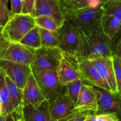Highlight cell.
<instances>
[{
  "mask_svg": "<svg viewBox=\"0 0 121 121\" xmlns=\"http://www.w3.org/2000/svg\"><path fill=\"white\" fill-rule=\"evenodd\" d=\"M90 113H95L88 110L76 107L69 114L56 121H83L86 115Z\"/></svg>",
  "mask_w": 121,
  "mask_h": 121,
  "instance_id": "26",
  "label": "cell"
},
{
  "mask_svg": "<svg viewBox=\"0 0 121 121\" xmlns=\"http://www.w3.org/2000/svg\"><path fill=\"white\" fill-rule=\"evenodd\" d=\"M56 71L59 82L63 86L71 82L81 79L73 58L63 53Z\"/></svg>",
  "mask_w": 121,
  "mask_h": 121,
  "instance_id": "14",
  "label": "cell"
},
{
  "mask_svg": "<svg viewBox=\"0 0 121 121\" xmlns=\"http://www.w3.org/2000/svg\"><path fill=\"white\" fill-rule=\"evenodd\" d=\"M81 35V43L76 59H91L96 57H112L115 45L102 31Z\"/></svg>",
  "mask_w": 121,
  "mask_h": 121,
  "instance_id": "1",
  "label": "cell"
},
{
  "mask_svg": "<svg viewBox=\"0 0 121 121\" xmlns=\"http://www.w3.org/2000/svg\"></svg>",
  "mask_w": 121,
  "mask_h": 121,
  "instance_id": "43",
  "label": "cell"
},
{
  "mask_svg": "<svg viewBox=\"0 0 121 121\" xmlns=\"http://www.w3.org/2000/svg\"><path fill=\"white\" fill-rule=\"evenodd\" d=\"M104 14L121 20V2H108L104 9Z\"/></svg>",
  "mask_w": 121,
  "mask_h": 121,
  "instance_id": "28",
  "label": "cell"
},
{
  "mask_svg": "<svg viewBox=\"0 0 121 121\" xmlns=\"http://www.w3.org/2000/svg\"><path fill=\"white\" fill-rule=\"evenodd\" d=\"M98 121H120L119 115L117 113H102L96 115Z\"/></svg>",
  "mask_w": 121,
  "mask_h": 121,
  "instance_id": "30",
  "label": "cell"
},
{
  "mask_svg": "<svg viewBox=\"0 0 121 121\" xmlns=\"http://www.w3.org/2000/svg\"><path fill=\"white\" fill-rule=\"evenodd\" d=\"M0 102L2 106V114L6 115L13 112L11 105L8 88L6 83L5 75L0 70Z\"/></svg>",
  "mask_w": 121,
  "mask_h": 121,
  "instance_id": "21",
  "label": "cell"
},
{
  "mask_svg": "<svg viewBox=\"0 0 121 121\" xmlns=\"http://www.w3.org/2000/svg\"><path fill=\"white\" fill-rule=\"evenodd\" d=\"M34 50L20 43L5 41L0 50V59L30 66L34 57Z\"/></svg>",
  "mask_w": 121,
  "mask_h": 121,
  "instance_id": "6",
  "label": "cell"
},
{
  "mask_svg": "<svg viewBox=\"0 0 121 121\" xmlns=\"http://www.w3.org/2000/svg\"><path fill=\"white\" fill-rule=\"evenodd\" d=\"M12 14L13 13L8 9L7 5L2 0H0V26L4 27Z\"/></svg>",
  "mask_w": 121,
  "mask_h": 121,
  "instance_id": "29",
  "label": "cell"
},
{
  "mask_svg": "<svg viewBox=\"0 0 121 121\" xmlns=\"http://www.w3.org/2000/svg\"><path fill=\"white\" fill-rule=\"evenodd\" d=\"M5 115L4 114L0 115V121H5Z\"/></svg>",
  "mask_w": 121,
  "mask_h": 121,
  "instance_id": "36",
  "label": "cell"
},
{
  "mask_svg": "<svg viewBox=\"0 0 121 121\" xmlns=\"http://www.w3.org/2000/svg\"><path fill=\"white\" fill-rule=\"evenodd\" d=\"M115 78L117 83L118 93L121 95V56L113 54L112 57Z\"/></svg>",
  "mask_w": 121,
  "mask_h": 121,
  "instance_id": "27",
  "label": "cell"
},
{
  "mask_svg": "<svg viewBox=\"0 0 121 121\" xmlns=\"http://www.w3.org/2000/svg\"><path fill=\"white\" fill-rule=\"evenodd\" d=\"M76 107L92 111L95 114L97 110V100L93 86L83 83Z\"/></svg>",
  "mask_w": 121,
  "mask_h": 121,
  "instance_id": "18",
  "label": "cell"
},
{
  "mask_svg": "<svg viewBox=\"0 0 121 121\" xmlns=\"http://www.w3.org/2000/svg\"><path fill=\"white\" fill-rule=\"evenodd\" d=\"M19 118H19L18 116H17L13 112H11V113H9L6 115L5 121H16Z\"/></svg>",
  "mask_w": 121,
  "mask_h": 121,
  "instance_id": "33",
  "label": "cell"
},
{
  "mask_svg": "<svg viewBox=\"0 0 121 121\" xmlns=\"http://www.w3.org/2000/svg\"><path fill=\"white\" fill-rule=\"evenodd\" d=\"M2 28H3V27L2 26H0V38L2 37Z\"/></svg>",
  "mask_w": 121,
  "mask_h": 121,
  "instance_id": "38",
  "label": "cell"
},
{
  "mask_svg": "<svg viewBox=\"0 0 121 121\" xmlns=\"http://www.w3.org/2000/svg\"><path fill=\"white\" fill-rule=\"evenodd\" d=\"M63 18L83 11L89 9L104 8L108 0H56Z\"/></svg>",
  "mask_w": 121,
  "mask_h": 121,
  "instance_id": "8",
  "label": "cell"
},
{
  "mask_svg": "<svg viewBox=\"0 0 121 121\" xmlns=\"http://www.w3.org/2000/svg\"><path fill=\"white\" fill-rule=\"evenodd\" d=\"M112 57H96L89 59V60L95 67L100 77L108 85L111 93L121 95L118 93L117 81L115 78Z\"/></svg>",
  "mask_w": 121,
  "mask_h": 121,
  "instance_id": "12",
  "label": "cell"
},
{
  "mask_svg": "<svg viewBox=\"0 0 121 121\" xmlns=\"http://www.w3.org/2000/svg\"><path fill=\"white\" fill-rule=\"evenodd\" d=\"M35 0H22V14H33Z\"/></svg>",
  "mask_w": 121,
  "mask_h": 121,
  "instance_id": "31",
  "label": "cell"
},
{
  "mask_svg": "<svg viewBox=\"0 0 121 121\" xmlns=\"http://www.w3.org/2000/svg\"><path fill=\"white\" fill-rule=\"evenodd\" d=\"M6 83L8 88L9 94L11 105L14 112L19 118H21L22 109H23V91L22 89L18 87L14 82L5 76Z\"/></svg>",
  "mask_w": 121,
  "mask_h": 121,
  "instance_id": "19",
  "label": "cell"
},
{
  "mask_svg": "<svg viewBox=\"0 0 121 121\" xmlns=\"http://www.w3.org/2000/svg\"><path fill=\"white\" fill-rule=\"evenodd\" d=\"M2 1H3L4 2V3L5 4V5H8V1H9V0H2Z\"/></svg>",
  "mask_w": 121,
  "mask_h": 121,
  "instance_id": "39",
  "label": "cell"
},
{
  "mask_svg": "<svg viewBox=\"0 0 121 121\" xmlns=\"http://www.w3.org/2000/svg\"><path fill=\"white\" fill-rule=\"evenodd\" d=\"M34 17L39 15L53 18L60 26L63 23V17L56 0H35L33 14Z\"/></svg>",
  "mask_w": 121,
  "mask_h": 121,
  "instance_id": "15",
  "label": "cell"
},
{
  "mask_svg": "<svg viewBox=\"0 0 121 121\" xmlns=\"http://www.w3.org/2000/svg\"><path fill=\"white\" fill-rule=\"evenodd\" d=\"M22 0H11V11L13 14L22 13Z\"/></svg>",
  "mask_w": 121,
  "mask_h": 121,
  "instance_id": "32",
  "label": "cell"
},
{
  "mask_svg": "<svg viewBox=\"0 0 121 121\" xmlns=\"http://www.w3.org/2000/svg\"><path fill=\"white\" fill-rule=\"evenodd\" d=\"M71 57L74 60L76 67L83 83L101 87L111 92L108 85L100 77L95 67L89 59H76Z\"/></svg>",
  "mask_w": 121,
  "mask_h": 121,
  "instance_id": "10",
  "label": "cell"
},
{
  "mask_svg": "<svg viewBox=\"0 0 121 121\" xmlns=\"http://www.w3.org/2000/svg\"><path fill=\"white\" fill-rule=\"evenodd\" d=\"M0 70L21 89H23L28 76L31 72L29 65L1 59Z\"/></svg>",
  "mask_w": 121,
  "mask_h": 121,
  "instance_id": "11",
  "label": "cell"
},
{
  "mask_svg": "<svg viewBox=\"0 0 121 121\" xmlns=\"http://www.w3.org/2000/svg\"><path fill=\"white\" fill-rule=\"evenodd\" d=\"M59 48L65 54L76 57L81 43L80 33L65 20L58 30Z\"/></svg>",
  "mask_w": 121,
  "mask_h": 121,
  "instance_id": "5",
  "label": "cell"
},
{
  "mask_svg": "<svg viewBox=\"0 0 121 121\" xmlns=\"http://www.w3.org/2000/svg\"></svg>",
  "mask_w": 121,
  "mask_h": 121,
  "instance_id": "42",
  "label": "cell"
},
{
  "mask_svg": "<svg viewBox=\"0 0 121 121\" xmlns=\"http://www.w3.org/2000/svg\"><path fill=\"white\" fill-rule=\"evenodd\" d=\"M63 56L59 47H40L34 50L31 66L43 69L57 70Z\"/></svg>",
  "mask_w": 121,
  "mask_h": 121,
  "instance_id": "7",
  "label": "cell"
},
{
  "mask_svg": "<svg viewBox=\"0 0 121 121\" xmlns=\"http://www.w3.org/2000/svg\"><path fill=\"white\" fill-rule=\"evenodd\" d=\"M16 121H22V118H19V119H18Z\"/></svg>",
  "mask_w": 121,
  "mask_h": 121,
  "instance_id": "41",
  "label": "cell"
},
{
  "mask_svg": "<svg viewBox=\"0 0 121 121\" xmlns=\"http://www.w3.org/2000/svg\"><path fill=\"white\" fill-rule=\"evenodd\" d=\"M22 91L24 105H30L34 107H36L46 100L39 88L31 72L28 76Z\"/></svg>",
  "mask_w": 121,
  "mask_h": 121,
  "instance_id": "17",
  "label": "cell"
},
{
  "mask_svg": "<svg viewBox=\"0 0 121 121\" xmlns=\"http://www.w3.org/2000/svg\"><path fill=\"white\" fill-rule=\"evenodd\" d=\"M104 8L89 9L65 18L80 34H89L102 31L101 21Z\"/></svg>",
  "mask_w": 121,
  "mask_h": 121,
  "instance_id": "2",
  "label": "cell"
},
{
  "mask_svg": "<svg viewBox=\"0 0 121 121\" xmlns=\"http://www.w3.org/2000/svg\"><path fill=\"white\" fill-rule=\"evenodd\" d=\"M96 96L95 115L115 113L121 114V95L112 93L101 87L93 86Z\"/></svg>",
  "mask_w": 121,
  "mask_h": 121,
  "instance_id": "9",
  "label": "cell"
},
{
  "mask_svg": "<svg viewBox=\"0 0 121 121\" xmlns=\"http://www.w3.org/2000/svg\"><path fill=\"white\" fill-rule=\"evenodd\" d=\"M83 121H98L96 115L95 113H90L86 115Z\"/></svg>",
  "mask_w": 121,
  "mask_h": 121,
  "instance_id": "34",
  "label": "cell"
},
{
  "mask_svg": "<svg viewBox=\"0 0 121 121\" xmlns=\"http://www.w3.org/2000/svg\"><path fill=\"white\" fill-rule=\"evenodd\" d=\"M35 26L47 30L57 31L60 26L53 18L44 15H39L34 17Z\"/></svg>",
  "mask_w": 121,
  "mask_h": 121,
  "instance_id": "24",
  "label": "cell"
},
{
  "mask_svg": "<svg viewBox=\"0 0 121 121\" xmlns=\"http://www.w3.org/2000/svg\"><path fill=\"white\" fill-rule=\"evenodd\" d=\"M121 20L113 16L103 14L101 21L102 33L110 40H114L120 29Z\"/></svg>",
  "mask_w": 121,
  "mask_h": 121,
  "instance_id": "20",
  "label": "cell"
},
{
  "mask_svg": "<svg viewBox=\"0 0 121 121\" xmlns=\"http://www.w3.org/2000/svg\"><path fill=\"white\" fill-rule=\"evenodd\" d=\"M5 41V40L4 39V38L2 37H1L0 38V50H1V48L2 47V46H3L4 44Z\"/></svg>",
  "mask_w": 121,
  "mask_h": 121,
  "instance_id": "35",
  "label": "cell"
},
{
  "mask_svg": "<svg viewBox=\"0 0 121 121\" xmlns=\"http://www.w3.org/2000/svg\"><path fill=\"white\" fill-rule=\"evenodd\" d=\"M109 2H121V0H108Z\"/></svg>",
  "mask_w": 121,
  "mask_h": 121,
  "instance_id": "37",
  "label": "cell"
},
{
  "mask_svg": "<svg viewBox=\"0 0 121 121\" xmlns=\"http://www.w3.org/2000/svg\"><path fill=\"white\" fill-rule=\"evenodd\" d=\"M21 118L23 121H56L52 118L47 99L36 107L24 105Z\"/></svg>",
  "mask_w": 121,
  "mask_h": 121,
  "instance_id": "16",
  "label": "cell"
},
{
  "mask_svg": "<svg viewBox=\"0 0 121 121\" xmlns=\"http://www.w3.org/2000/svg\"><path fill=\"white\" fill-rule=\"evenodd\" d=\"M48 102L51 116L54 121L66 117L76 108L75 104L69 98L64 88L59 94Z\"/></svg>",
  "mask_w": 121,
  "mask_h": 121,
  "instance_id": "13",
  "label": "cell"
},
{
  "mask_svg": "<svg viewBox=\"0 0 121 121\" xmlns=\"http://www.w3.org/2000/svg\"><path fill=\"white\" fill-rule=\"evenodd\" d=\"M35 26L34 17L31 14H13L3 27L2 36L8 42L19 43Z\"/></svg>",
  "mask_w": 121,
  "mask_h": 121,
  "instance_id": "3",
  "label": "cell"
},
{
  "mask_svg": "<svg viewBox=\"0 0 121 121\" xmlns=\"http://www.w3.org/2000/svg\"><path fill=\"white\" fill-rule=\"evenodd\" d=\"M31 73L47 100H50L63 91L64 86L60 83L56 70L43 69L30 65Z\"/></svg>",
  "mask_w": 121,
  "mask_h": 121,
  "instance_id": "4",
  "label": "cell"
},
{
  "mask_svg": "<svg viewBox=\"0 0 121 121\" xmlns=\"http://www.w3.org/2000/svg\"><path fill=\"white\" fill-rule=\"evenodd\" d=\"M41 47H59L58 31H52L39 27Z\"/></svg>",
  "mask_w": 121,
  "mask_h": 121,
  "instance_id": "23",
  "label": "cell"
},
{
  "mask_svg": "<svg viewBox=\"0 0 121 121\" xmlns=\"http://www.w3.org/2000/svg\"><path fill=\"white\" fill-rule=\"evenodd\" d=\"M83 83L82 80L79 79L69 83L64 86L65 92L75 105L78 101Z\"/></svg>",
  "mask_w": 121,
  "mask_h": 121,
  "instance_id": "25",
  "label": "cell"
},
{
  "mask_svg": "<svg viewBox=\"0 0 121 121\" xmlns=\"http://www.w3.org/2000/svg\"><path fill=\"white\" fill-rule=\"evenodd\" d=\"M2 114V106H1V104L0 102V115Z\"/></svg>",
  "mask_w": 121,
  "mask_h": 121,
  "instance_id": "40",
  "label": "cell"
},
{
  "mask_svg": "<svg viewBox=\"0 0 121 121\" xmlns=\"http://www.w3.org/2000/svg\"><path fill=\"white\" fill-rule=\"evenodd\" d=\"M19 43L33 50L41 47L39 27L35 26L21 39Z\"/></svg>",
  "mask_w": 121,
  "mask_h": 121,
  "instance_id": "22",
  "label": "cell"
}]
</instances>
